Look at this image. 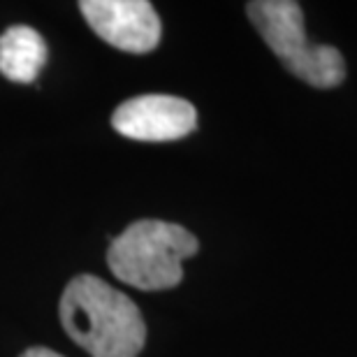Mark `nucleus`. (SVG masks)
Wrapping results in <instances>:
<instances>
[{
	"label": "nucleus",
	"instance_id": "nucleus-7",
	"mask_svg": "<svg viewBox=\"0 0 357 357\" xmlns=\"http://www.w3.org/2000/svg\"><path fill=\"white\" fill-rule=\"evenodd\" d=\"M21 357H63V355L49 351V348H28Z\"/></svg>",
	"mask_w": 357,
	"mask_h": 357
},
{
	"label": "nucleus",
	"instance_id": "nucleus-3",
	"mask_svg": "<svg viewBox=\"0 0 357 357\" xmlns=\"http://www.w3.org/2000/svg\"><path fill=\"white\" fill-rule=\"evenodd\" d=\"M255 31L267 42L285 70L316 89H334L344 82L346 63L339 49L313 45L304 31L302 7L292 0H255L246 7Z\"/></svg>",
	"mask_w": 357,
	"mask_h": 357
},
{
	"label": "nucleus",
	"instance_id": "nucleus-6",
	"mask_svg": "<svg viewBox=\"0 0 357 357\" xmlns=\"http://www.w3.org/2000/svg\"><path fill=\"white\" fill-rule=\"evenodd\" d=\"M47 63V42L31 26H12L0 35V75L17 84H33Z\"/></svg>",
	"mask_w": 357,
	"mask_h": 357
},
{
	"label": "nucleus",
	"instance_id": "nucleus-2",
	"mask_svg": "<svg viewBox=\"0 0 357 357\" xmlns=\"http://www.w3.org/2000/svg\"><path fill=\"white\" fill-rule=\"evenodd\" d=\"M197 239L176 223L137 220L107 251V265L121 283L137 290H169L181 283L183 260L197 253Z\"/></svg>",
	"mask_w": 357,
	"mask_h": 357
},
{
	"label": "nucleus",
	"instance_id": "nucleus-1",
	"mask_svg": "<svg viewBox=\"0 0 357 357\" xmlns=\"http://www.w3.org/2000/svg\"><path fill=\"white\" fill-rule=\"evenodd\" d=\"M59 313L68 337L91 357H137L146 344L137 304L98 276L73 278Z\"/></svg>",
	"mask_w": 357,
	"mask_h": 357
},
{
	"label": "nucleus",
	"instance_id": "nucleus-5",
	"mask_svg": "<svg viewBox=\"0 0 357 357\" xmlns=\"http://www.w3.org/2000/svg\"><path fill=\"white\" fill-rule=\"evenodd\" d=\"M112 126L135 142H174L195 130L197 112L183 98L139 96L119 105Z\"/></svg>",
	"mask_w": 357,
	"mask_h": 357
},
{
	"label": "nucleus",
	"instance_id": "nucleus-4",
	"mask_svg": "<svg viewBox=\"0 0 357 357\" xmlns=\"http://www.w3.org/2000/svg\"><path fill=\"white\" fill-rule=\"evenodd\" d=\"M79 10L93 33L130 54L153 52L160 42V19L146 0H82Z\"/></svg>",
	"mask_w": 357,
	"mask_h": 357
}]
</instances>
